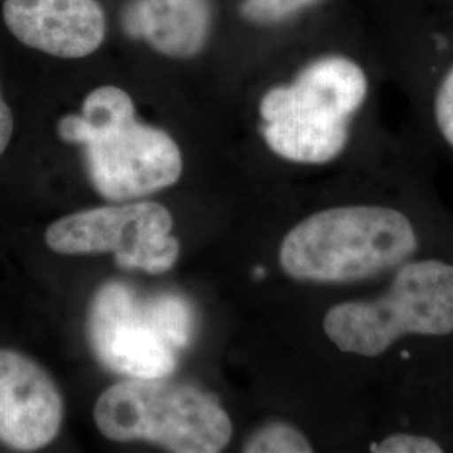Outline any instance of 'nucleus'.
Instances as JSON below:
<instances>
[{"label":"nucleus","instance_id":"9b49d317","mask_svg":"<svg viewBox=\"0 0 453 453\" xmlns=\"http://www.w3.org/2000/svg\"><path fill=\"white\" fill-rule=\"evenodd\" d=\"M245 453H311L314 445L308 435L288 421H269L242 443Z\"/></svg>","mask_w":453,"mask_h":453},{"label":"nucleus","instance_id":"0eeeda50","mask_svg":"<svg viewBox=\"0 0 453 453\" xmlns=\"http://www.w3.org/2000/svg\"><path fill=\"white\" fill-rule=\"evenodd\" d=\"M172 228L173 217L162 203L133 202L65 215L48 226L44 239L56 254L111 252L121 269L162 274L179 260Z\"/></svg>","mask_w":453,"mask_h":453},{"label":"nucleus","instance_id":"423d86ee","mask_svg":"<svg viewBox=\"0 0 453 453\" xmlns=\"http://www.w3.org/2000/svg\"><path fill=\"white\" fill-rule=\"evenodd\" d=\"M192 306L180 296L140 297L123 282L101 286L88 306L86 336L97 361L127 378H168L194 336Z\"/></svg>","mask_w":453,"mask_h":453},{"label":"nucleus","instance_id":"9d476101","mask_svg":"<svg viewBox=\"0 0 453 453\" xmlns=\"http://www.w3.org/2000/svg\"><path fill=\"white\" fill-rule=\"evenodd\" d=\"M125 29L163 56L188 59L200 54L211 34L207 0H136L127 9Z\"/></svg>","mask_w":453,"mask_h":453},{"label":"nucleus","instance_id":"39448f33","mask_svg":"<svg viewBox=\"0 0 453 453\" xmlns=\"http://www.w3.org/2000/svg\"><path fill=\"white\" fill-rule=\"evenodd\" d=\"M97 430L113 441L145 440L168 452L217 453L232 440V420L203 389L166 378H128L95 405Z\"/></svg>","mask_w":453,"mask_h":453},{"label":"nucleus","instance_id":"1a4fd4ad","mask_svg":"<svg viewBox=\"0 0 453 453\" xmlns=\"http://www.w3.org/2000/svg\"><path fill=\"white\" fill-rule=\"evenodd\" d=\"M2 16L24 46L63 59L93 54L106 35L97 0H4Z\"/></svg>","mask_w":453,"mask_h":453},{"label":"nucleus","instance_id":"f257e3e1","mask_svg":"<svg viewBox=\"0 0 453 453\" xmlns=\"http://www.w3.org/2000/svg\"><path fill=\"white\" fill-rule=\"evenodd\" d=\"M426 232L411 209L389 200H357L314 211L279 243V267L314 286H370L425 252Z\"/></svg>","mask_w":453,"mask_h":453},{"label":"nucleus","instance_id":"f03ea898","mask_svg":"<svg viewBox=\"0 0 453 453\" xmlns=\"http://www.w3.org/2000/svg\"><path fill=\"white\" fill-rule=\"evenodd\" d=\"M380 284L324 312V336L341 355L380 361L410 341L453 338V259L423 252Z\"/></svg>","mask_w":453,"mask_h":453},{"label":"nucleus","instance_id":"7ed1b4c3","mask_svg":"<svg viewBox=\"0 0 453 453\" xmlns=\"http://www.w3.org/2000/svg\"><path fill=\"white\" fill-rule=\"evenodd\" d=\"M370 78L355 59L323 56L289 84L260 99V133L269 150L297 165H329L344 155L357 114L370 96Z\"/></svg>","mask_w":453,"mask_h":453},{"label":"nucleus","instance_id":"4468645a","mask_svg":"<svg viewBox=\"0 0 453 453\" xmlns=\"http://www.w3.org/2000/svg\"><path fill=\"white\" fill-rule=\"evenodd\" d=\"M432 116L440 140L453 151V65L443 73L435 88Z\"/></svg>","mask_w":453,"mask_h":453},{"label":"nucleus","instance_id":"2eb2a0df","mask_svg":"<svg viewBox=\"0 0 453 453\" xmlns=\"http://www.w3.org/2000/svg\"><path fill=\"white\" fill-rule=\"evenodd\" d=\"M14 133V116L0 91V157L7 150Z\"/></svg>","mask_w":453,"mask_h":453},{"label":"nucleus","instance_id":"6e6552de","mask_svg":"<svg viewBox=\"0 0 453 453\" xmlns=\"http://www.w3.org/2000/svg\"><path fill=\"white\" fill-rule=\"evenodd\" d=\"M65 402L39 363L0 349V441L19 452H35L58 437Z\"/></svg>","mask_w":453,"mask_h":453},{"label":"nucleus","instance_id":"f8f14e48","mask_svg":"<svg viewBox=\"0 0 453 453\" xmlns=\"http://www.w3.org/2000/svg\"><path fill=\"white\" fill-rule=\"evenodd\" d=\"M372 453H441L447 452L443 440L421 430H391L372 438L366 445Z\"/></svg>","mask_w":453,"mask_h":453},{"label":"nucleus","instance_id":"ddd939ff","mask_svg":"<svg viewBox=\"0 0 453 453\" xmlns=\"http://www.w3.org/2000/svg\"><path fill=\"white\" fill-rule=\"evenodd\" d=\"M323 0H243L241 16L260 26L286 22Z\"/></svg>","mask_w":453,"mask_h":453},{"label":"nucleus","instance_id":"20e7f679","mask_svg":"<svg viewBox=\"0 0 453 453\" xmlns=\"http://www.w3.org/2000/svg\"><path fill=\"white\" fill-rule=\"evenodd\" d=\"M59 138L81 145L86 170L97 194L110 202H130L160 192L183 172L175 140L134 116L127 91L101 86L82 101L81 114L58 123Z\"/></svg>","mask_w":453,"mask_h":453}]
</instances>
